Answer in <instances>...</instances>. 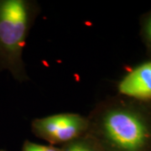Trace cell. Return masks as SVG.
Returning a JSON list of instances; mask_svg holds the SVG:
<instances>
[{
	"mask_svg": "<svg viewBox=\"0 0 151 151\" xmlns=\"http://www.w3.org/2000/svg\"><path fill=\"white\" fill-rule=\"evenodd\" d=\"M39 13L35 1L0 0V70L19 82L29 80L23 53Z\"/></svg>",
	"mask_w": 151,
	"mask_h": 151,
	"instance_id": "7a4b0ae2",
	"label": "cell"
},
{
	"mask_svg": "<svg viewBox=\"0 0 151 151\" xmlns=\"http://www.w3.org/2000/svg\"><path fill=\"white\" fill-rule=\"evenodd\" d=\"M87 117L78 113H60L35 119L31 123L34 134L51 144H67L88 131Z\"/></svg>",
	"mask_w": 151,
	"mask_h": 151,
	"instance_id": "3957f363",
	"label": "cell"
},
{
	"mask_svg": "<svg viewBox=\"0 0 151 151\" xmlns=\"http://www.w3.org/2000/svg\"><path fill=\"white\" fill-rule=\"evenodd\" d=\"M22 151H62V150L57 149L53 146L42 145L27 140L24 142Z\"/></svg>",
	"mask_w": 151,
	"mask_h": 151,
	"instance_id": "8992f818",
	"label": "cell"
},
{
	"mask_svg": "<svg viewBox=\"0 0 151 151\" xmlns=\"http://www.w3.org/2000/svg\"><path fill=\"white\" fill-rule=\"evenodd\" d=\"M120 94L138 100L151 99V61L137 66L119 84Z\"/></svg>",
	"mask_w": 151,
	"mask_h": 151,
	"instance_id": "277c9868",
	"label": "cell"
},
{
	"mask_svg": "<svg viewBox=\"0 0 151 151\" xmlns=\"http://www.w3.org/2000/svg\"><path fill=\"white\" fill-rule=\"evenodd\" d=\"M88 118L87 134L98 143L117 151H141L151 137L150 124L134 108L98 105Z\"/></svg>",
	"mask_w": 151,
	"mask_h": 151,
	"instance_id": "6da1fadb",
	"label": "cell"
},
{
	"mask_svg": "<svg viewBox=\"0 0 151 151\" xmlns=\"http://www.w3.org/2000/svg\"><path fill=\"white\" fill-rule=\"evenodd\" d=\"M144 33H145V36L147 42L151 47V15L146 21L145 29H144Z\"/></svg>",
	"mask_w": 151,
	"mask_h": 151,
	"instance_id": "52a82bcc",
	"label": "cell"
},
{
	"mask_svg": "<svg viewBox=\"0 0 151 151\" xmlns=\"http://www.w3.org/2000/svg\"><path fill=\"white\" fill-rule=\"evenodd\" d=\"M62 151H101L97 141L86 134L75 140L65 144Z\"/></svg>",
	"mask_w": 151,
	"mask_h": 151,
	"instance_id": "5b68a950",
	"label": "cell"
}]
</instances>
